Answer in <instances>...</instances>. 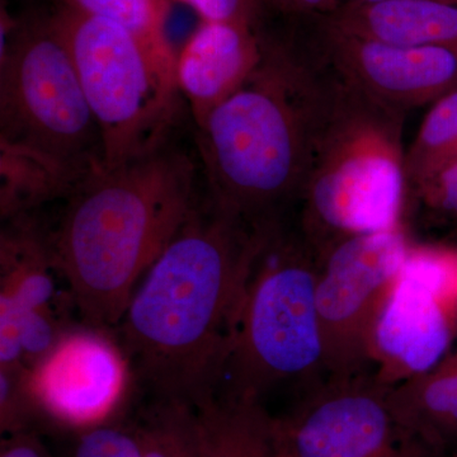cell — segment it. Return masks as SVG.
<instances>
[{"instance_id": "cell-25", "label": "cell", "mask_w": 457, "mask_h": 457, "mask_svg": "<svg viewBox=\"0 0 457 457\" xmlns=\"http://www.w3.org/2000/svg\"><path fill=\"white\" fill-rule=\"evenodd\" d=\"M416 189L432 209L457 216V162L442 168Z\"/></svg>"}, {"instance_id": "cell-10", "label": "cell", "mask_w": 457, "mask_h": 457, "mask_svg": "<svg viewBox=\"0 0 457 457\" xmlns=\"http://www.w3.org/2000/svg\"><path fill=\"white\" fill-rule=\"evenodd\" d=\"M134 378L113 330L80 323L29 369V384L46 422L78 432L108 422Z\"/></svg>"}, {"instance_id": "cell-24", "label": "cell", "mask_w": 457, "mask_h": 457, "mask_svg": "<svg viewBox=\"0 0 457 457\" xmlns=\"http://www.w3.org/2000/svg\"><path fill=\"white\" fill-rule=\"evenodd\" d=\"M195 12L201 22L245 23L260 27V0H171Z\"/></svg>"}, {"instance_id": "cell-4", "label": "cell", "mask_w": 457, "mask_h": 457, "mask_svg": "<svg viewBox=\"0 0 457 457\" xmlns=\"http://www.w3.org/2000/svg\"><path fill=\"white\" fill-rule=\"evenodd\" d=\"M337 75L297 206V228L320 255L350 237L399 228L409 185L405 112Z\"/></svg>"}, {"instance_id": "cell-14", "label": "cell", "mask_w": 457, "mask_h": 457, "mask_svg": "<svg viewBox=\"0 0 457 457\" xmlns=\"http://www.w3.org/2000/svg\"><path fill=\"white\" fill-rule=\"evenodd\" d=\"M263 55L261 27L200 22L177 53L176 83L195 125L251 77Z\"/></svg>"}, {"instance_id": "cell-1", "label": "cell", "mask_w": 457, "mask_h": 457, "mask_svg": "<svg viewBox=\"0 0 457 457\" xmlns=\"http://www.w3.org/2000/svg\"><path fill=\"white\" fill-rule=\"evenodd\" d=\"M282 224L209 198L146 270L113 332L155 398L197 407L218 394L255 262Z\"/></svg>"}, {"instance_id": "cell-13", "label": "cell", "mask_w": 457, "mask_h": 457, "mask_svg": "<svg viewBox=\"0 0 457 457\" xmlns=\"http://www.w3.org/2000/svg\"><path fill=\"white\" fill-rule=\"evenodd\" d=\"M60 276L50 234L31 213L9 219L0 236V368L23 365L18 327L37 315L68 318L71 294L57 288ZM25 366V365H23Z\"/></svg>"}, {"instance_id": "cell-27", "label": "cell", "mask_w": 457, "mask_h": 457, "mask_svg": "<svg viewBox=\"0 0 457 457\" xmlns=\"http://www.w3.org/2000/svg\"><path fill=\"white\" fill-rule=\"evenodd\" d=\"M0 457H54L36 432L3 437Z\"/></svg>"}, {"instance_id": "cell-3", "label": "cell", "mask_w": 457, "mask_h": 457, "mask_svg": "<svg viewBox=\"0 0 457 457\" xmlns=\"http://www.w3.org/2000/svg\"><path fill=\"white\" fill-rule=\"evenodd\" d=\"M196 165L170 141L93 168L50 234L54 260L87 326L114 330L135 288L197 206Z\"/></svg>"}, {"instance_id": "cell-19", "label": "cell", "mask_w": 457, "mask_h": 457, "mask_svg": "<svg viewBox=\"0 0 457 457\" xmlns=\"http://www.w3.org/2000/svg\"><path fill=\"white\" fill-rule=\"evenodd\" d=\"M60 8L122 27L176 75L177 51L168 36L171 0H60Z\"/></svg>"}, {"instance_id": "cell-5", "label": "cell", "mask_w": 457, "mask_h": 457, "mask_svg": "<svg viewBox=\"0 0 457 457\" xmlns=\"http://www.w3.org/2000/svg\"><path fill=\"white\" fill-rule=\"evenodd\" d=\"M320 263L297 225L284 222L270 237L246 286L216 395L263 403L284 389L295 400L328 378L317 312Z\"/></svg>"}, {"instance_id": "cell-26", "label": "cell", "mask_w": 457, "mask_h": 457, "mask_svg": "<svg viewBox=\"0 0 457 457\" xmlns=\"http://www.w3.org/2000/svg\"><path fill=\"white\" fill-rule=\"evenodd\" d=\"M262 7L275 9L287 16L329 17L345 4V0H260Z\"/></svg>"}, {"instance_id": "cell-15", "label": "cell", "mask_w": 457, "mask_h": 457, "mask_svg": "<svg viewBox=\"0 0 457 457\" xmlns=\"http://www.w3.org/2000/svg\"><path fill=\"white\" fill-rule=\"evenodd\" d=\"M345 31L372 40L409 46L457 50V4L441 0L345 3L328 17Z\"/></svg>"}, {"instance_id": "cell-2", "label": "cell", "mask_w": 457, "mask_h": 457, "mask_svg": "<svg viewBox=\"0 0 457 457\" xmlns=\"http://www.w3.org/2000/svg\"><path fill=\"white\" fill-rule=\"evenodd\" d=\"M251 77L196 123L209 198L255 224L299 206L336 71L311 45L263 35Z\"/></svg>"}, {"instance_id": "cell-12", "label": "cell", "mask_w": 457, "mask_h": 457, "mask_svg": "<svg viewBox=\"0 0 457 457\" xmlns=\"http://www.w3.org/2000/svg\"><path fill=\"white\" fill-rule=\"evenodd\" d=\"M449 279L444 255L409 249L376 327L374 372L384 383L396 385L440 365L450 329L438 299Z\"/></svg>"}, {"instance_id": "cell-23", "label": "cell", "mask_w": 457, "mask_h": 457, "mask_svg": "<svg viewBox=\"0 0 457 457\" xmlns=\"http://www.w3.org/2000/svg\"><path fill=\"white\" fill-rule=\"evenodd\" d=\"M71 457H141L132 427L104 422L78 432Z\"/></svg>"}, {"instance_id": "cell-16", "label": "cell", "mask_w": 457, "mask_h": 457, "mask_svg": "<svg viewBox=\"0 0 457 457\" xmlns=\"http://www.w3.org/2000/svg\"><path fill=\"white\" fill-rule=\"evenodd\" d=\"M195 408L200 457H285L260 400L215 395Z\"/></svg>"}, {"instance_id": "cell-20", "label": "cell", "mask_w": 457, "mask_h": 457, "mask_svg": "<svg viewBox=\"0 0 457 457\" xmlns=\"http://www.w3.org/2000/svg\"><path fill=\"white\" fill-rule=\"evenodd\" d=\"M141 457H200L196 408L155 398L132 426Z\"/></svg>"}, {"instance_id": "cell-18", "label": "cell", "mask_w": 457, "mask_h": 457, "mask_svg": "<svg viewBox=\"0 0 457 457\" xmlns=\"http://www.w3.org/2000/svg\"><path fill=\"white\" fill-rule=\"evenodd\" d=\"M393 405L403 425L437 457L457 444V366L446 363L394 385Z\"/></svg>"}, {"instance_id": "cell-28", "label": "cell", "mask_w": 457, "mask_h": 457, "mask_svg": "<svg viewBox=\"0 0 457 457\" xmlns=\"http://www.w3.org/2000/svg\"><path fill=\"white\" fill-rule=\"evenodd\" d=\"M385 2V0H345V3H359V4H376V3Z\"/></svg>"}, {"instance_id": "cell-17", "label": "cell", "mask_w": 457, "mask_h": 457, "mask_svg": "<svg viewBox=\"0 0 457 457\" xmlns=\"http://www.w3.org/2000/svg\"><path fill=\"white\" fill-rule=\"evenodd\" d=\"M88 173L35 147L0 139V215L3 220L31 213L68 197Z\"/></svg>"}, {"instance_id": "cell-8", "label": "cell", "mask_w": 457, "mask_h": 457, "mask_svg": "<svg viewBox=\"0 0 457 457\" xmlns=\"http://www.w3.org/2000/svg\"><path fill=\"white\" fill-rule=\"evenodd\" d=\"M409 249L399 227L343 240L321 257L317 312L328 376L374 372L376 327Z\"/></svg>"}, {"instance_id": "cell-9", "label": "cell", "mask_w": 457, "mask_h": 457, "mask_svg": "<svg viewBox=\"0 0 457 457\" xmlns=\"http://www.w3.org/2000/svg\"><path fill=\"white\" fill-rule=\"evenodd\" d=\"M394 385L375 372L333 378L275 417L285 457H437L399 420Z\"/></svg>"}, {"instance_id": "cell-22", "label": "cell", "mask_w": 457, "mask_h": 457, "mask_svg": "<svg viewBox=\"0 0 457 457\" xmlns=\"http://www.w3.org/2000/svg\"><path fill=\"white\" fill-rule=\"evenodd\" d=\"M45 417L33 396L29 369L0 368V429L3 436L35 432Z\"/></svg>"}, {"instance_id": "cell-11", "label": "cell", "mask_w": 457, "mask_h": 457, "mask_svg": "<svg viewBox=\"0 0 457 457\" xmlns=\"http://www.w3.org/2000/svg\"><path fill=\"white\" fill-rule=\"evenodd\" d=\"M312 37L345 82L385 106L407 113L457 90V50L389 44L312 17Z\"/></svg>"}, {"instance_id": "cell-6", "label": "cell", "mask_w": 457, "mask_h": 457, "mask_svg": "<svg viewBox=\"0 0 457 457\" xmlns=\"http://www.w3.org/2000/svg\"><path fill=\"white\" fill-rule=\"evenodd\" d=\"M54 20L97 123L102 165L125 163L168 141L179 95L173 71L122 27L65 8Z\"/></svg>"}, {"instance_id": "cell-21", "label": "cell", "mask_w": 457, "mask_h": 457, "mask_svg": "<svg viewBox=\"0 0 457 457\" xmlns=\"http://www.w3.org/2000/svg\"><path fill=\"white\" fill-rule=\"evenodd\" d=\"M457 146V90L431 104L405 153L409 185L414 187L450 163Z\"/></svg>"}, {"instance_id": "cell-29", "label": "cell", "mask_w": 457, "mask_h": 457, "mask_svg": "<svg viewBox=\"0 0 457 457\" xmlns=\"http://www.w3.org/2000/svg\"><path fill=\"white\" fill-rule=\"evenodd\" d=\"M450 363H453V365L457 366V357H456V360H455V361H453V362H450Z\"/></svg>"}, {"instance_id": "cell-7", "label": "cell", "mask_w": 457, "mask_h": 457, "mask_svg": "<svg viewBox=\"0 0 457 457\" xmlns=\"http://www.w3.org/2000/svg\"><path fill=\"white\" fill-rule=\"evenodd\" d=\"M0 139L84 173L102 164L97 123L54 16L18 22L0 41Z\"/></svg>"}]
</instances>
